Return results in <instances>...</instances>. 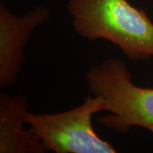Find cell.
<instances>
[{
	"instance_id": "6da1fadb",
	"label": "cell",
	"mask_w": 153,
	"mask_h": 153,
	"mask_svg": "<svg viewBox=\"0 0 153 153\" xmlns=\"http://www.w3.org/2000/svg\"><path fill=\"white\" fill-rule=\"evenodd\" d=\"M66 8L83 38L110 41L135 61L153 56V22L128 0H69Z\"/></svg>"
},
{
	"instance_id": "7a4b0ae2",
	"label": "cell",
	"mask_w": 153,
	"mask_h": 153,
	"mask_svg": "<svg viewBox=\"0 0 153 153\" xmlns=\"http://www.w3.org/2000/svg\"><path fill=\"white\" fill-rule=\"evenodd\" d=\"M85 79L88 91L110 105V113L97 117L101 125L119 133L141 127L153 134V88L135 85L123 60L109 58L93 65Z\"/></svg>"
},
{
	"instance_id": "3957f363",
	"label": "cell",
	"mask_w": 153,
	"mask_h": 153,
	"mask_svg": "<svg viewBox=\"0 0 153 153\" xmlns=\"http://www.w3.org/2000/svg\"><path fill=\"white\" fill-rule=\"evenodd\" d=\"M108 102L101 95H88L75 108L60 113L27 112L28 130L55 153H115L108 141L100 139L92 125L94 114L109 111Z\"/></svg>"
},
{
	"instance_id": "277c9868",
	"label": "cell",
	"mask_w": 153,
	"mask_h": 153,
	"mask_svg": "<svg viewBox=\"0 0 153 153\" xmlns=\"http://www.w3.org/2000/svg\"><path fill=\"white\" fill-rule=\"evenodd\" d=\"M50 10L39 5L21 16L0 2V87L14 84L25 61L23 49L33 32L48 22Z\"/></svg>"
},
{
	"instance_id": "5b68a950",
	"label": "cell",
	"mask_w": 153,
	"mask_h": 153,
	"mask_svg": "<svg viewBox=\"0 0 153 153\" xmlns=\"http://www.w3.org/2000/svg\"><path fill=\"white\" fill-rule=\"evenodd\" d=\"M27 97L0 94V153H44V144L24 129L28 111Z\"/></svg>"
}]
</instances>
